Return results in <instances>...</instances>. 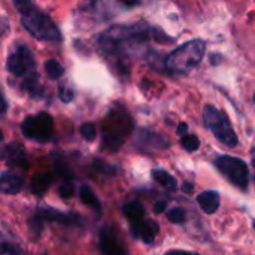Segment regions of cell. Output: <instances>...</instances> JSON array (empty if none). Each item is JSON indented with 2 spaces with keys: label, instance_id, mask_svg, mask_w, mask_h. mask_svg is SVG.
Returning <instances> with one entry per match:
<instances>
[{
  "label": "cell",
  "instance_id": "cell-1",
  "mask_svg": "<svg viewBox=\"0 0 255 255\" xmlns=\"http://www.w3.org/2000/svg\"><path fill=\"white\" fill-rule=\"evenodd\" d=\"M149 37V27L145 22L133 25H114L103 31L99 45L112 55H130L139 49Z\"/></svg>",
  "mask_w": 255,
  "mask_h": 255
},
{
  "label": "cell",
  "instance_id": "cell-2",
  "mask_svg": "<svg viewBox=\"0 0 255 255\" xmlns=\"http://www.w3.org/2000/svg\"><path fill=\"white\" fill-rule=\"evenodd\" d=\"M19 15L22 27L34 37L42 40H60L61 34L55 22L39 10L31 0H13Z\"/></svg>",
  "mask_w": 255,
  "mask_h": 255
},
{
  "label": "cell",
  "instance_id": "cell-3",
  "mask_svg": "<svg viewBox=\"0 0 255 255\" xmlns=\"http://www.w3.org/2000/svg\"><path fill=\"white\" fill-rule=\"evenodd\" d=\"M206 43L202 39L190 40L173 49L166 57V67L173 73H187L193 70L203 58Z\"/></svg>",
  "mask_w": 255,
  "mask_h": 255
},
{
  "label": "cell",
  "instance_id": "cell-4",
  "mask_svg": "<svg viewBox=\"0 0 255 255\" xmlns=\"http://www.w3.org/2000/svg\"><path fill=\"white\" fill-rule=\"evenodd\" d=\"M203 123H205L206 128H209L212 131V134L226 146L235 148L238 145V136L229 121V117L223 111H220L211 105L205 106Z\"/></svg>",
  "mask_w": 255,
  "mask_h": 255
},
{
  "label": "cell",
  "instance_id": "cell-5",
  "mask_svg": "<svg viewBox=\"0 0 255 255\" xmlns=\"http://www.w3.org/2000/svg\"><path fill=\"white\" fill-rule=\"evenodd\" d=\"M215 166L232 184L247 190L250 184V169L244 160L230 155H221L215 160Z\"/></svg>",
  "mask_w": 255,
  "mask_h": 255
},
{
  "label": "cell",
  "instance_id": "cell-6",
  "mask_svg": "<svg viewBox=\"0 0 255 255\" xmlns=\"http://www.w3.org/2000/svg\"><path fill=\"white\" fill-rule=\"evenodd\" d=\"M22 134L37 142H46L54 133L52 117L46 112H40L36 117H27L21 124Z\"/></svg>",
  "mask_w": 255,
  "mask_h": 255
},
{
  "label": "cell",
  "instance_id": "cell-7",
  "mask_svg": "<svg viewBox=\"0 0 255 255\" xmlns=\"http://www.w3.org/2000/svg\"><path fill=\"white\" fill-rule=\"evenodd\" d=\"M7 70L19 78H27L33 73H36V61L31 54V51L27 46L16 48L7 58L6 63Z\"/></svg>",
  "mask_w": 255,
  "mask_h": 255
},
{
  "label": "cell",
  "instance_id": "cell-8",
  "mask_svg": "<svg viewBox=\"0 0 255 255\" xmlns=\"http://www.w3.org/2000/svg\"><path fill=\"white\" fill-rule=\"evenodd\" d=\"M100 250L105 255H126L123 244L112 229H103L100 232Z\"/></svg>",
  "mask_w": 255,
  "mask_h": 255
},
{
  "label": "cell",
  "instance_id": "cell-9",
  "mask_svg": "<svg viewBox=\"0 0 255 255\" xmlns=\"http://www.w3.org/2000/svg\"><path fill=\"white\" fill-rule=\"evenodd\" d=\"M130 229H131V233L134 238L143 241L145 244H152L155 236L158 235V224L152 220H142L139 223H134V224H130Z\"/></svg>",
  "mask_w": 255,
  "mask_h": 255
},
{
  "label": "cell",
  "instance_id": "cell-10",
  "mask_svg": "<svg viewBox=\"0 0 255 255\" xmlns=\"http://www.w3.org/2000/svg\"><path fill=\"white\" fill-rule=\"evenodd\" d=\"M22 185H24V181L21 175L10 172V170H6L1 173L0 188L3 194H18L22 190Z\"/></svg>",
  "mask_w": 255,
  "mask_h": 255
},
{
  "label": "cell",
  "instance_id": "cell-11",
  "mask_svg": "<svg viewBox=\"0 0 255 255\" xmlns=\"http://www.w3.org/2000/svg\"><path fill=\"white\" fill-rule=\"evenodd\" d=\"M3 158L9 164H12V166H18V167H25L27 166L25 151L18 143H12V145L4 146V149H3Z\"/></svg>",
  "mask_w": 255,
  "mask_h": 255
},
{
  "label": "cell",
  "instance_id": "cell-12",
  "mask_svg": "<svg viewBox=\"0 0 255 255\" xmlns=\"http://www.w3.org/2000/svg\"><path fill=\"white\" fill-rule=\"evenodd\" d=\"M197 203L203 209L205 214H215L220 208L221 199L217 191H205L197 196Z\"/></svg>",
  "mask_w": 255,
  "mask_h": 255
},
{
  "label": "cell",
  "instance_id": "cell-13",
  "mask_svg": "<svg viewBox=\"0 0 255 255\" xmlns=\"http://www.w3.org/2000/svg\"><path fill=\"white\" fill-rule=\"evenodd\" d=\"M137 142L142 145V146H151L152 149H161V148H166L169 145V142L161 136V134H157V133H151V131H146V130H142L139 133V139Z\"/></svg>",
  "mask_w": 255,
  "mask_h": 255
},
{
  "label": "cell",
  "instance_id": "cell-14",
  "mask_svg": "<svg viewBox=\"0 0 255 255\" xmlns=\"http://www.w3.org/2000/svg\"><path fill=\"white\" fill-rule=\"evenodd\" d=\"M52 182V175L48 172H40L31 179V193L36 196H43Z\"/></svg>",
  "mask_w": 255,
  "mask_h": 255
},
{
  "label": "cell",
  "instance_id": "cell-15",
  "mask_svg": "<svg viewBox=\"0 0 255 255\" xmlns=\"http://www.w3.org/2000/svg\"><path fill=\"white\" fill-rule=\"evenodd\" d=\"M124 215L130 224L139 223L145 218V208L140 202H130L124 206Z\"/></svg>",
  "mask_w": 255,
  "mask_h": 255
},
{
  "label": "cell",
  "instance_id": "cell-16",
  "mask_svg": "<svg viewBox=\"0 0 255 255\" xmlns=\"http://www.w3.org/2000/svg\"><path fill=\"white\" fill-rule=\"evenodd\" d=\"M152 178L160 184L163 185L164 188H169V190H176L178 188V182L176 179L166 170H161V169H157V170H152Z\"/></svg>",
  "mask_w": 255,
  "mask_h": 255
},
{
  "label": "cell",
  "instance_id": "cell-17",
  "mask_svg": "<svg viewBox=\"0 0 255 255\" xmlns=\"http://www.w3.org/2000/svg\"><path fill=\"white\" fill-rule=\"evenodd\" d=\"M81 202L87 206L94 208V211H100V202L97 199V196L94 194V191L88 187V185H82L81 187Z\"/></svg>",
  "mask_w": 255,
  "mask_h": 255
},
{
  "label": "cell",
  "instance_id": "cell-18",
  "mask_svg": "<svg viewBox=\"0 0 255 255\" xmlns=\"http://www.w3.org/2000/svg\"><path fill=\"white\" fill-rule=\"evenodd\" d=\"M22 87H24L25 91H28L33 96H40L42 94V85H40V81H39V75L37 73H33V75L24 78Z\"/></svg>",
  "mask_w": 255,
  "mask_h": 255
},
{
  "label": "cell",
  "instance_id": "cell-19",
  "mask_svg": "<svg viewBox=\"0 0 255 255\" xmlns=\"http://www.w3.org/2000/svg\"><path fill=\"white\" fill-rule=\"evenodd\" d=\"M45 70H46V73H48V76L51 79H58L64 73V67L58 61H55V60H48L45 63Z\"/></svg>",
  "mask_w": 255,
  "mask_h": 255
},
{
  "label": "cell",
  "instance_id": "cell-20",
  "mask_svg": "<svg viewBox=\"0 0 255 255\" xmlns=\"http://www.w3.org/2000/svg\"><path fill=\"white\" fill-rule=\"evenodd\" d=\"M181 145H182V148H184L185 151H188V152H194V151H197V149H199V146H200V140H199V137H197V136H194V134H185V136H182V137H181Z\"/></svg>",
  "mask_w": 255,
  "mask_h": 255
},
{
  "label": "cell",
  "instance_id": "cell-21",
  "mask_svg": "<svg viewBox=\"0 0 255 255\" xmlns=\"http://www.w3.org/2000/svg\"><path fill=\"white\" fill-rule=\"evenodd\" d=\"M167 218H169V221L173 223V224H184L185 220H187V214H185V211L181 209V208H173V209H170V211L167 212Z\"/></svg>",
  "mask_w": 255,
  "mask_h": 255
},
{
  "label": "cell",
  "instance_id": "cell-22",
  "mask_svg": "<svg viewBox=\"0 0 255 255\" xmlns=\"http://www.w3.org/2000/svg\"><path fill=\"white\" fill-rule=\"evenodd\" d=\"M81 134L85 140L88 142H93L97 136V130H96V126L93 123H85L81 126Z\"/></svg>",
  "mask_w": 255,
  "mask_h": 255
},
{
  "label": "cell",
  "instance_id": "cell-23",
  "mask_svg": "<svg viewBox=\"0 0 255 255\" xmlns=\"http://www.w3.org/2000/svg\"><path fill=\"white\" fill-rule=\"evenodd\" d=\"M58 193H60V196H61L63 199H70V197L73 196V185H72V182H70V181H66V182L60 187Z\"/></svg>",
  "mask_w": 255,
  "mask_h": 255
},
{
  "label": "cell",
  "instance_id": "cell-24",
  "mask_svg": "<svg viewBox=\"0 0 255 255\" xmlns=\"http://www.w3.org/2000/svg\"><path fill=\"white\" fill-rule=\"evenodd\" d=\"M58 93H60V99L64 102V103H69L72 99H73V91L69 88V87H66V85H63V87H60V90H58Z\"/></svg>",
  "mask_w": 255,
  "mask_h": 255
},
{
  "label": "cell",
  "instance_id": "cell-25",
  "mask_svg": "<svg viewBox=\"0 0 255 255\" xmlns=\"http://www.w3.org/2000/svg\"><path fill=\"white\" fill-rule=\"evenodd\" d=\"M1 253L7 255H19L21 254V250L16 248L15 245H10V244H3L1 245Z\"/></svg>",
  "mask_w": 255,
  "mask_h": 255
},
{
  "label": "cell",
  "instance_id": "cell-26",
  "mask_svg": "<svg viewBox=\"0 0 255 255\" xmlns=\"http://www.w3.org/2000/svg\"><path fill=\"white\" fill-rule=\"evenodd\" d=\"M166 208H167V203H166L164 200L157 202V203L154 205V211H155V214H163V212L166 211Z\"/></svg>",
  "mask_w": 255,
  "mask_h": 255
},
{
  "label": "cell",
  "instance_id": "cell-27",
  "mask_svg": "<svg viewBox=\"0 0 255 255\" xmlns=\"http://www.w3.org/2000/svg\"><path fill=\"white\" fill-rule=\"evenodd\" d=\"M164 255H199L197 253H190V251H179V250H173V251H169Z\"/></svg>",
  "mask_w": 255,
  "mask_h": 255
},
{
  "label": "cell",
  "instance_id": "cell-28",
  "mask_svg": "<svg viewBox=\"0 0 255 255\" xmlns=\"http://www.w3.org/2000/svg\"><path fill=\"white\" fill-rule=\"evenodd\" d=\"M187 131H188V126H187L185 123H181V124H179V127H178V134L182 137V136L188 134Z\"/></svg>",
  "mask_w": 255,
  "mask_h": 255
},
{
  "label": "cell",
  "instance_id": "cell-29",
  "mask_svg": "<svg viewBox=\"0 0 255 255\" xmlns=\"http://www.w3.org/2000/svg\"><path fill=\"white\" fill-rule=\"evenodd\" d=\"M182 191H185V193H191V191H193V185H191V184H188V182H185V184L182 185Z\"/></svg>",
  "mask_w": 255,
  "mask_h": 255
},
{
  "label": "cell",
  "instance_id": "cell-30",
  "mask_svg": "<svg viewBox=\"0 0 255 255\" xmlns=\"http://www.w3.org/2000/svg\"><path fill=\"white\" fill-rule=\"evenodd\" d=\"M120 1H123V3L127 4V6H134V4L139 3V0H120Z\"/></svg>",
  "mask_w": 255,
  "mask_h": 255
},
{
  "label": "cell",
  "instance_id": "cell-31",
  "mask_svg": "<svg viewBox=\"0 0 255 255\" xmlns=\"http://www.w3.org/2000/svg\"><path fill=\"white\" fill-rule=\"evenodd\" d=\"M253 166L255 167V157H254V160H253Z\"/></svg>",
  "mask_w": 255,
  "mask_h": 255
},
{
  "label": "cell",
  "instance_id": "cell-32",
  "mask_svg": "<svg viewBox=\"0 0 255 255\" xmlns=\"http://www.w3.org/2000/svg\"><path fill=\"white\" fill-rule=\"evenodd\" d=\"M254 102H255V94H254Z\"/></svg>",
  "mask_w": 255,
  "mask_h": 255
},
{
  "label": "cell",
  "instance_id": "cell-33",
  "mask_svg": "<svg viewBox=\"0 0 255 255\" xmlns=\"http://www.w3.org/2000/svg\"><path fill=\"white\" fill-rule=\"evenodd\" d=\"M254 229H255V223H254Z\"/></svg>",
  "mask_w": 255,
  "mask_h": 255
}]
</instances>
